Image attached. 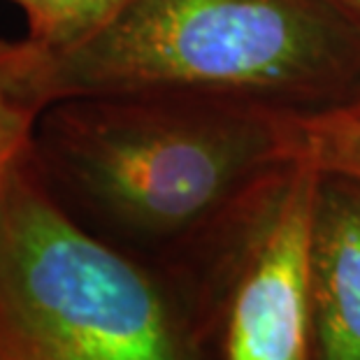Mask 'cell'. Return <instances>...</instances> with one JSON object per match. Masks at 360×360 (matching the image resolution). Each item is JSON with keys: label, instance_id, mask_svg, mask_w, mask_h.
Wrapping results in <instances>:
<instances>
[{"label": "cell", "instance_id": "obj_6", "mask_svg": "<svg viewBox=\"0 0 360 360\" xmlns=\"http://www.w3.org/2000/svg\"><path fill=\"white\" fill-rule=\"evenodd\" d=\"M51 103V51L30 37L0 40V200L30 156L35 126Z\"/></svg>", "mask_w": 360, "mask_h": 360}, {"label": "cell", "instance_id": "obj_10", "mask_svg": "<svg viewBox=\"0 0 360 360\" xmlns=\"http://www.w3.org/2000/svg\"><path fill=\"white\" fill-rule=\"evenodd\" d=\"M337 107H340V110H347L351 114H360V84L351 91L347 101H344L342 105H337Z\"/></svg>", "mask_w": 360, "mask_h": 360}, {"label": "cell", "instance_id": "obj_9", "mask_svg": "<svg viewBox=\"0 0 360 360\" xmlns=\"http://www.w3.org/2000/svg\"><path fill=\"white\" fill-rule=\"evenodd\" d=\"M326 3H330L335 10H340L344 17L360 28V0H326Z\"/></svg>", "mask_w": 360, "mask_h": 360}, {"label": "cell", "instance_id": "obj_7", "mask_svg": "<svg viewBox=\"0 0 360 360\" xmlns=\"http://www.w3.org/2000/svg\"><path fill=\"white\" fill-rule=\"evenodd\" d=\"M290 154L316 170L360 177V114L340 107L288 110Z\"/></svg>", "mask_w": 360, "mask_h": 360}, {"label": "cell", "instance_id": "obj_11", "mask_svg": "<svg viewBox=\"0 0 360 360\" xmlns=\"http://www.w3.org/2000/svg\"><path fill=\"white\" fill-rule=\"evenodd\" d=\"M10 3H14V5H19V7H21V10H26V7H28V3H30V0H10Z\"/></svg>", "mask_w": 360, "mask_h": 360}, {"label": "cell", "instance_id": "obj_5", "mask_svg": "<svg viewBox=\"0 0 360 360\" xmlns=\"http://www.w3.org/2000/svg\"><path fill=\"white\" fill-rule=\"evenodd\" d=\"M311 290L316 360H360V177L319 170Z\"/></svg>", "mask_w": 360, "mask_h": 360}, {"label": "cell", "instance_id": "obj_1", "mask_svg": "<svg viewBox=\"0 0 360 360\" xmlns=\"http://www.w3.org/2000/svg\"><path fill=\"white\" fill-rule=\"evenodd\" d=\"M30 158L82 226L151 263L295 160L288 110L165 91L60 98L37 121Z\"/></svg>", "mask_w": 360, "mask_h": 360}, {"label": "cell", "instance_id": "obj_8", "mask_svg": "<svg viewBox=\"0 0 360 360\" xmlns=\"http://www.w3.org/2000/svg\"><path fill=\"white\" fill-rule=\"evenodd\" d=\"M133 0H30L28 37L51 53L70 51L103 33Z\"/></svg>", "mask_w": 360, "mask_h": 360}, {"label": "cell", "instance_id": "obj_4", "mask_svg": "<svg viewBox=\"0 0 360 360\" xmlns=\"http://www.w3.org/2000/svg\"><path fill=\"white\" fill-rule=\"evenodd\" d=\"M319 170L290 160L160 265L195 360H316L311 237Z\"/></svg>", "mask_w": 360, "mask_h": 360}, {"label": "cell", "instance_id": "obj_2", "mask_svg": "<svg viewBox=\"0 0 360 360\" xmlns=\"http://www.w3.org/2000/svg\"><path fill=\"white\" fill-rule=\"evenodd\" d=\"M51 84L53 103L165 91L326 110L360 84V28L326 0H133L103 33L51 53Z\"/></svg>", "mask_w": 360, "mask_h": 360}, {"label": "cell", "instance_id": "obj_3", "mask_svg": "<svg viewBox=\"0 0 360 360\" xmlns=\"http://www.w3.org/2000/svg\"><path fill=\"white\" fill-rule=\"evenodd\" d=\"M0 360H195L170 274L82 226L30 156L0 200Z\"/></svg>", "mask_w": 360, "mask_h": 360}]
</instances>
